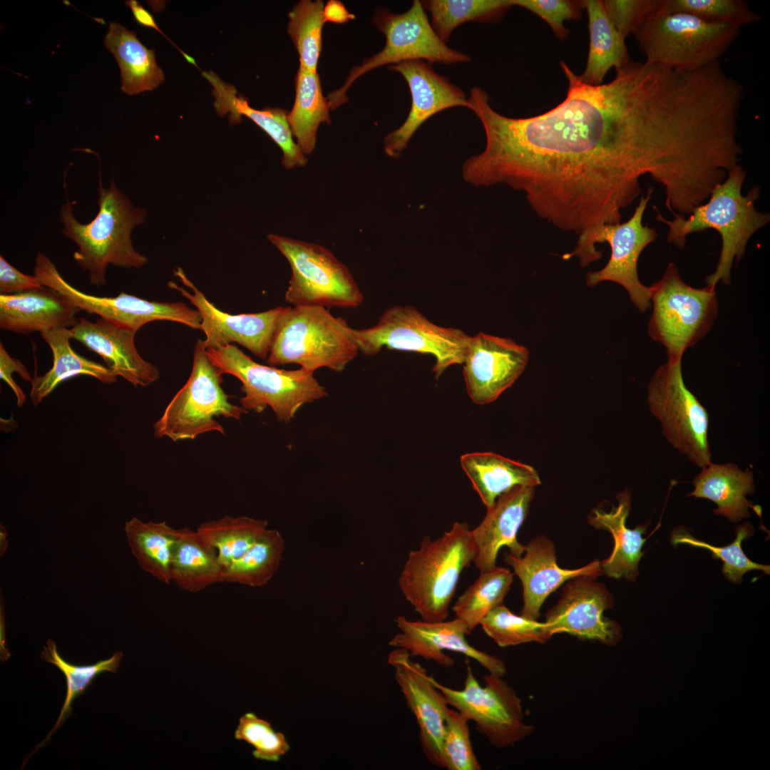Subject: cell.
<instances>
[{
	"mask_svg": "<svg viewBox=\"0 0 770 770\" xmlns=\"http://www.w3.org/2000/svg\"><path fill=\"white\" fill-rule=\"evenodd\" d=\"M388 663L395 668L396 680L416 718L422 751L432 765L443 768L442 740L449 707L445 697L406 649L391 652Z\"/></svg>",
	"mask_w": 770,
	"mask_h": 770,
	"instance_id": "44dd1931",
	"label": "cell"
},
{
	"mask_svg": "<svg viewBox=\"0 0 770 770\" xmlns=\"http://www.w3.org/2000/svg\"><path fill=\"white\" fill-rule=\"evenodd\" d=\"M590 35L586 67L580 79L590 85H600L612 68H619L630 59L625 39L608 18L602 0H584Z\"/></svg>",
	"mask_w": 770,
	"mask_h": 770,
	"instance_id": "836d02e7",
	"label": "cell"
},
{
	"mask_svg": "<svg viewBox=\"0 0 770 770\" xmlns=\"http://www.w3.org/2000/svg\"><path fill=\"white\" fill-rule=\"evenodd\" d=\"M265 520L225 515L200 524L197 532L217 552L224 568L241 557L268 529Z\"/></svg>",
	"mask_w": 770,
	"mask_h": 770,
	"instance_id": "8d00e7d4",
	"label": "cell"
},
{
	"mask_svg": "<svg viewBox=\"0 0 770 770\" xmlns=\"http://www.w3.org/2000/svg\"><path fill=\"white\" fill-rule=\"evenodd\" d=\"M535 494L534 487L517 486L499 496L481 522L471 530L476 548L474 564L481 573L496 566L499 550L508 547L510 553L521 556L524 545L517 539Z\"/></svg>",
	"mask_w": 770,
	"mask_h": 770,
	"instance_id": "d4e9b609",
	"label": "cell"
},
{
	"mask_svg": "<svg viewBox=\"0 0 770 770\" xmlns=\"http://www.w3.org/2000/svg\"><path fill=\"white\" fill-rule=\"evenodd\" d=\"M34 273L42 285L56 290L81 311L98 315L136 332L143 325L156 320L176 322L201 329L199 311L183 302L148 301L124 292L115 297L85 293L63 278L54 263L40 252L36 257Z\"/></svg>",
	"mask_w": 770,
	"mask_h": 770,
	"instance_id": "2e32d148",
	"label": "cell"
},
{
	"mask_svg": "<svg viewBox=\"0 0 770 770\" xmlns=\"http://www.w3.org/2000/svg\"><path fill=\"white\" fill-rule=\"evenodd\" d=\"M564 101L539 115L510 118L473 87L468 108L481 121L486 147L463 163L475 186L503 183L523 190L536 215L580 235L617 224L650 175L664 189L675 181L687 126L674 90L648 62L630 60L606 83H584L563 61Z\"/></svg>",
	"mask_w": 770,
	"mask_h": 770,
	"instance_id": "6da1fadb",
	"label": "cell"
},
{
	"mask_svg": "<svg viewBox=\"0 0 770 770\" xmlns=\"http://www.w3.org/2000/svg\"><path fill=\"white\" fill-rule=\"evenodd\" d=\"M480 625L499 647L527 642L544 643L552 637L546 624L513 613L503 603L491 610Z\"/></svg>",
	"mask_w": 770,
	"mask_h": 770,
	"instance_id": "ee69618b",
	"label": "cell"
},
{
	"mask_svg": "<svg viewBox=\"0 0 770 770\" xmlns=\"http://www.w3.org/2000/svg\"><path fill=\"white\" fill-rule=\"evenodd\" d=\"M222 381V374L210 361L202 340L198 339L190 377L154 423V436L177 442L193 440L210 431L225 435L222 426L214 418L222 416L240 420L247 411L229 401L221 386Z\"/></svg>",
	"mask_w": 770,
	"mask_h": 770,
	"instance_id": "7c38bea8",
	"label": "cell"
},
{
	"mask_svg": "<svg viewBox=\"0 0 770 770\" xmlns=\"http://www.w3.org/2000/svg\"><path fill=\"white\" fill-rule=\"evenodd\" d=\"M351 331L359 353L366 356L383 348L432 356L436 378L449 366L463 364L470 339L463 330L438 326L411 306L387 308L375 325Z\"/></svg>",
	"mask_w": 770,
	"mask_h": 770,
	"instance_id": "30bf717a",
	"label": "cell"
},
{
	"mask_svg": "<svg viewBox=\"0 0 770 770\" xmlns=\"http://www.w3.org/2000/svg\"><path fill=\"white\" fill-rule=\"evenodd\" d=\"M462 469L487 508L501 495L517 486L540 484L535 469L491 452H473L460 458Z\"/></svg>",
	"mask_w": 770,
	"mask_h": 770,
	"instance_id": "f546056e",
	"label": "cell"
},
{
	"mask_svg": "<svg viewBox=\"0 0 770 770\" xmlns=\"http://www.w3.org/2000/svg\"><path fill=\"white\" fill-rule=\"evenodd\" d=\"M125 4L130 7L135 18V20L140 25L145 27L152 28L158 31L160 34L163 35L167 39L170 41V39L160 29L153 15L145 9H144V7L138 1L129 0L126 1Z\"/></svg>",
	"mask_w": 770,
	"mask_h": 770,
	"instance_id": "db71d44e",
	"label": "cell"
},
{
	"mask_svg": "<svg viewBox=\"0 0 770 770\" xmlns=\"http://www.w3.org/2000/svg\"><path fill=\"white\" fill-rule=\"evenodd\" d=\"M38 279L34 274L22 273L0 256V292L12 294L36 289L42 287Z\"/></svg>",
	"mask_w": 770,
	"mask_h": 770,
	"instance_id": "f907efd6",
	"label": "cell"
},
{
	"mask_svg": "<svg viewBox=\"0 0 770 770\" xmlns=\"http://www.w3.org/2000/svg\"><path fill=\"white\" fill-rule=\"evenodd\" d=\"M217 552L190 528L176 530L170 559V579L180 590L197 593L223 582Z\"/></svg>",
	"mask_w": 770,
	"mask_h": 770,
	"instance_id": "4dcf8cb0",
	"label": "cell"
},
{
	"mask_svg": "<svg viewBox=\"0 0 770 770\" xmlns=\"http://www.w3.org/2000/svg\"><path fill=\"white\" fill-rule=\"evenodd\" d=\"M471 530L466 523L455 522L440 538L426 536L409 553L399 585L422 620H446L460 575L475 559Z\"/></svg>",
	"mask_w": 770,
	"mask_h": 770,
	"instance_id": "277c9868",
	"label": "cell"
},
{
	"mask_svg": "<svg viewBox=\"0 0 770 770\" xmlns=\"http://www.w3.org/2000/svg\"><path fill=\"white\" fill-rule=\"evenodd\" d=\"M523 556L505 553V562L523 585V605L520 615L537 620L546 598L561 585L579 575L598 577L600 562L594 560L576 569L561 568L556 561L554 543L545 536H538L525 546Z\"/></svg>",
	"mask_w": 770,
	"mask_h": 770,
	"instance_id": "603a6c76",
	"label": "cell"
},
{
	"mask_svg": "<svg viewBox=\"0 0 770 770\" xmlns=\"http://www.w3.org/2000/svg\"><path fill=\"white\" fill-rule=\"evenodd\" d=\"M16 372L25 381L31 383L33 378L23 363L9 354L2 342H0V378L12 389L16 397L17 406L21 407L26 400L23 390L12 378Z\"/></svg>",
	"mask_w": 770,
	"mask_h": 770,
	"instance_id": "816d5d0a",
	"label": "cell"
},
{
	"mask_svg": "<svg viewBox=\"0 0 770 770\" xmlns=\"http://www.w3.org/2000/svg\"><path fill=\"white\" fill-rule=\"evenodd\" d=\"M234 736L252 745L253 756L260 760L279 761L290 749L282 732H275L269 722L252 712L240 718Z\"/></svg>",
	"mask_w": 770,
	"mask_h": 770,
	"instance_id": "7dc6e473",
	"label": "cell"
},
{
	"mask_svg": "<svg viewBox=\"0 0 770 770\" xmlns=\"http://www.w3.org/2000/svg\"><path fill=\"white\" fill-rule=\"evenodd\" d=\"M663 0H604L605 12L625 39L649 17L659 12Z\"/></svg>",
	"mask_w": 770,
	"mask_h": 770,
	"instance_id": "c3c4849f",
	"label": "cell"
},
{
	"mask_svg": "<svg viewBox=\"0 0 770 770\" xmlns=\"http://www.w3.org/2000/svg\"><path fill=\"white\" fill-rule=\"evenodd\" d=\"M395 621L401 632L393 637L389 645L406 649L412 657H421L450 667L454 664V660L445 652H453L476 660L489 673L503 677L506 672L501 659L469 644L466 636L471 632L456 617L448 621L427 622L412 621L400 615Z\"/></svg>",
	"mask_w": 770,
	"mask_h": 770,
	"instance_id": "7402d4cb",
	"label": "cell"
},
{
	"mask_svg": "<svg viewBox=\"0 0 770 770\" xmlns=\"http://www.w3.org/2000/svg\"><path fill=\"white\" fill-rule=\"evenodd\" d=\"M202 75L212 86L215 97L214 106L220 115L230 113L231 123L240 122L244 115L260 127L277 144L282 151V163L287 169L303 167L307 158L292 138V133L287 121L286 110L279 108L255 109L241 96H237V90L223 82L212 71L202 72Z\"/></svg>",
	"mask_w": 770,
	"mask_h": 770,
	"instance_id": "4316f807",
	"label": "cell"
},
{
	"mask_svg": "<svg viewBox=\"0 0 770 770\" xmlns=\"http://www.w3.org/2000/svg\"><path fill=\"white\" fill-rule=\"evenodd\" d=\"M513 576L509 569L498 566L481 572L453 605L456 617L462 620L471 632L491 610L503 603Z\"/></svg>",
	"mask_w": 770,
	"mask_h": 770,
	"instance_id": "ab89813d",
	"label": "cell"
},
{
	"mask_svg": "<svg viewBox=\"0 0 770 770\" xmlns=\"http://www.w3.org/2000/svg\"><path fill=\"white\" fill-rule=\"evenodd\" d=\"M694 488L688 496L713 501L717 508L714 513L736 523L749 518V508L757 509L747 500L746 496L754 492V473L741 470L733 463H710L702 468L694 478Z\"/></svg>",
	"mask_w": 770,
	"mask_h": 770,
	"instance_id": "f1b7e54d",
	"label": "cell"
},
{
	"mask_svg": "<svg viewBox=\"0 0 770 770\" xmlns=\"http://www.w3.org/2000/svg\"><path fill=\"white\" fill-rule=\"evenodd\" d=\"M595 578L579 575L568 581L560 600L546 614L545 623L551 636L565 632L610 646L620 641L621 627L603 615L612 607L613 596Z\"/></svg>",
	"mask_w": 770,
	"mask_h": 770,
	"instance_id": "ac0fdd59",
	"label": "cell"
},
{
	"mask_svg": "<svg viewBox=\"0 0 770 770\" xmlns=\"http://www.w3.org/2000/svg\"><path fill=\"white\" fill-rule=\"evenodd\" d=\"M175 528L166 522H143L136 517L125 523L130 549L139 566L164 584L170 579V559Z\"/></svg>",
	"mask_w": 770,
	"mask_h": 770,
	"instance_id": "d590c367",
	"label": "cell"
},
{
	"mask_svg": "<svg viewBox=\"0 0 770 770\" xmlns=\"http://www.w3.org/2000/svg\"><path fill=\"white\" fill-rule=\"evenodd\" d=\"M745 170L739 164L728 173L726 179L712 190L708 200L686 216L676 215L669 220L654 206L657 220L667 225V240L677 248L685 247L687 237L707 229L717 230L722 238V248L714 272L705 278L707 285L716 287L721 282L729 285L734 261L743 257L751 236L770 221V215L758 211L755 201L760 188L754 186L746 195L741 189Z\"/></svg>",
	"mask_w": 770,
	"mask_h": 770,
	"instance_id": "7a4b0ae2",
	"label": "cell"
},
{
	"mask_svg": "<svg viewBox=\"0 0 770 770\" xmlns=\"http://www.w3.org/2000/svg\"><path fill=\"white\" fill-rule=\"evenodd\" d=\"M98 211L91 222L81 223L74 216L73 202H66L59 210L63 233L78 248L73 257L88 273L91 284L104 286L110 265L124 268H140L148 258L136 251L132 243V230L145 222L146 210L134 207L115 185L112 178L108 188L102 183L99 172Z\"/></svg>",
	"mask_w": 770,
	"mask_h": 770,
	"instance_id": "3957f363",
	"label": "cell"
},
{
	"mask_svg": "<svg viewBox=\"0 0 770 770\" xmlns=\"http://www.w3.org/2000/svg\"><path fill=\"white\" fill-rule=\"evenodd\" d=\"M529 352L509 338L483 332L470 337L463 362L466 391L478 405L493 402L525 370Z\"/></svg>",
	"mask_w": 770,
	"mask_h": 770,
	"instance_id": "d6986e66",
	"label": "cell"
},
{
	"mask_svg": "<svg viewBox=\"0 0 770 770\" xmlns=\"http://www.w3.org/2000/svg\"><path fill=\"white\" fill-rule=\"evenodd\" d=\"M754 533L751 523L746 522L736 528V538L731 544L723 547L714 546L696 538L682 526L675 528L671 533V543L674 546L679 544L689 545L709 550L712 557L723 562L722 573L726 579L741 583L743 575L752 570H759L769 574V565L755 563L748 558L741 548V543L751 537Z\"/></svg>",
	"mask_w": 770,
	"mask_h": 770,
	"instance_id": "7bdbcfd3",
	"label": "cell"
},
{
	"mask_svg": "<svg viewBox=\"0 0 770 770\" xmlns=\"http://www.w3.org/2000/svg\"><path fill=\"white\" fill-rule=\"evenodd\" d=\"M324 4L301 0L288 14L287 32L298 52L299 66L317 72L322 44Z\"/></svg>",
	"mask_w": 770,
	"mask_h": 770,
	"instance_id": "b9f144b4",
	"label": "cell"
},
{
	"mask_svg": "<svg viewBox=\"0 0 770 770\" xmlns=\"http://www.w3.org/2000/svg\"><path fill=\"white\" fill-rule=\"evenodd\" d=\"M431 14V24L446 43L453 30L466 22L493 23L500 21L513 6L511 0H425L421 1Z\"/></svg>",
	"mask_w": 770,
	"mask_h": 770,
	"instance_id": "74e56055",
	"label": "cell"
},
{
	"mask_svg": "<svg viewBox=\"0 0 770 770\" xmlns=\"http://www.w3.org/2000/svg\"><path fill=\"white\" fill-rule=\"evenodd\" d=\"M41 335L52 351L53 366L31 381L30 399L34 406L38 405L58 384L78 375L90 376L105 384L116 381L117 376L107 366L82 356L72 349L70 328L44 331Z\"/></svg>",
	"mask_w": 770,
	"mask_h": 770,
	"instance_id": "1f68e13d",
	"label": "cell"
},
{
	"mask_svg": "<svg viewBox=\"0 0 770 770\" xmlns=\"http://www.w3.org/2000/svg\"><path fill=\"white\" fill-rule=\"evenodd\" d=\"M174 274L192 293L172 281L168 282V287L179 292L199 311L202 317L200 329L205 335L202 342L206 349H218L236 342L257 357L267 358L275 329L287 307H277L258 313L230 314L210 302L181 267H178Z\"/></svg>",
	"mask_w": 770,
	"mask_h": 770,
	"instance_id": "e0dca14e",
	"label": "cell"
},
{
	"mask_svg": "<svg viewBox=\"0 0 770 770\" xmlns=\"http://www.w3.org/2000/svg\"><path fill=\"white\" fill-rule=\"evenodd\" d=\"M651 414L659 422L669 443L699 468L709 465V415L686 386L682 361H667L653 374L647 386Z\"/></svg>",
	"mask_w": 770,
	"mask_h": 770,
	"instance_id": "5bb4252c",
	"label": "cell"
},
{
	"mask_svg": "<svg viewBox=\"0 0 770 770\" xmlns=\"http://www.w3.org/2000/svg\"><path fill=\"white\" fill-rule=\"evenodd\" d=\"M431 680L448 705L473 721L491 745L506 748L533 732V726L525 722L520 698L502 676L489 673L482 686L467 664L462 689L443 685L432 676Z\"/></svg>",
	"mask_w": 770,
	"mask_h": 770,
	"instance_id": "9a60e30c",
	"label": "cell"
},
{
	"mask_svg": "<svg viewBox=\"0 0 770 770\" xmlns=\"http://www.w3.org/2000/svg\"><path fill=\"white\" fill-rule=\"evenodd\" d=\"M739 27L683 12H657L633 33L646 61L679 70H694L719 61Z\"/></svg>",
	"mask_w": 770,
	"mask_h": 770,
	"instance_id": "8992f818",
	"label": "cell"
},
{
	"mask_svg": "<svg viewBox=\"0 0 770 770\" xmlns=\"http://www.w3.org/2000/svg\"><path fill=\"white\" fill-rule=\"evenodd\" d=\"M70 330L72 339L101 356L115 376L143 387L159 379L158 368L135 347V331L100 317L95 322L80 317Z\"/></svg>",
	"mask_w": 770,
	"mask_h": 770,
	"instance_id": "cb8c5ba5",
	"label": "cell"
},
{
	"mask_svg": "<svg viewBox=\"0 0 770 770\" xmlns=\"http://www.w3.org/2000/svg\"><path fill=\"white\" fill-rule=\"evenodd\" d=\"M431 65L423 60H411L388 68L404 78L411 97L406 119L384 138V151L391 158L399 157L419 127L433 115L453 107L468 108L464 91L436 73Z\"/></svg>",
	"mask_w": 770,
	"mask_h": 770,
	"instance_id": "ffe728a7",
	"label": "cell"
},
{
	"mask_svg": "<svg viewBox=\"0 0 770 770\" xmlns=\"http://www.w3.org/2000/svg\"><path fill=\"white\" fill-rule=\"evenodd\" d=\"M659 12H683L741 28L759 21L760 16L744 0H663Z\"/></svg>",
	"mask_w": 770,
	"mask_h": 770,
	"instance_id": "f6af8a7d",
	"label": "cell"
},
{
	"mask_svg": "<svg viewBox=\"0 0 770 770\" xmlns=\"http://www.w3.org/2000/svg\"><path fill=\"white\" fill-rule=\"evenodd\" d=\"M617 505L610 511L594 509L588 518L589 523L597 529L608 530L614 539L611 555L600 562L602 574L615 579L625 578L635 581L638 575V565L643 555L642 552L646 538L642 535L647 525H640L629 528L627 518L631 510V494L627 490L617 496Z\"/></svg>",
	"mask_w": 770,
	"mask_h": 770,
	"instance_id": "83f0119b",
	"label": "cell"
},
{
	"mask_svg": "<svg viewBox=\"0 0 770 770\" xmlns=\"http://www.w3.org/2000/svg\"><path fill=\"white\" fill-rule=\"evenodd\" d=\"M104 44L119 65L121 89L126 94L152 91L164 82V73L156 63L154 49L147 48L134 31L111 22Z\"/></svg>",
	"mask_w": 770,
	"mask_h": 770,
	"instance_id": "d6a6232c",
	"label": "cell"
},
{
	"mask_svg": "<svg viewBox=\"0 0 770 770\" xmlns=\"http://www.w3.org/2000/svg\"><path fill=\"white\" fill-rule=\"evenodd\" d=\"M329 111L319 74L299 66L295 77L294 102L287 113V121L304 155L314 151L320 124H331Z\"/></svg>",
	"mask_w": 770,
	"mask_h": 770,
	"instance_id": "e575fe53",
	"label": "cell"
},
{
	"mask_svg": "<svg viewBox=\"0 0 770 770\" xmlns=\"http://www.w3.org/2000/svg\"><path fill=\"white\" fill-rule=\"evenodd\" d=\"M123 656L122 652H116L111 658L100 661L94 664L77 666L67 662L61 657L58 653L54 641L51 639L47 640L46 645L41 652V657L43 660L56 666L64 674L66 678L67 694L59 717L53 728L47 737L28 755L24 761L22 767L24 766L25 763L31 755L47 744L51 735L61 727L65 719L72 715L71 704L73 701L84 693L86 689L93 682L98 674L103 672H116Z\"/></svg>",
	"mask_w": 770,
	"mask_h": 770,
	"instance_id": "60d3db41",
	"label": "cell"
},
{
	"mask_svg": "<svg viewBox=\"0 0 770 770\" xmlns=\"http://www.w3.org/2000/svg\"><path fill=\"white\" fill-rule=\"evenodd\" d=\"M284 549L280 533L267 529L241 557L223 568V582L250 587L266 585L277 571Z\"/></svg>",
	"mask_w": 770,
	"mask_h": 770,
	"instance_id": "f35d334b",
	"label": "cell"
},
{
	"mask_svg": "<svg viewBox=\"0 0 770 770\" xmlns=\"http://www.w3.org/2000/svg\"><path fill=\"white\" fill-rule=\"evenodd\" d=\"M81 310L56 290L46 286L12 294H0V328L15 333L71 328Z\"/></svg>",
	"mask_w": 770,
	"mask_h": 770,
	"instance_id": "484cf974",
	"label": "cell"
},
{
	"mask_svg": "<svg viewBox=\"0 0 770 770\" xmlns=\"http://www.w3.org/2000/svg\"><path fill=\"white\" fill-rule=\"evenodd\" d=\"M206 353L222 375L231 374L241 381L245 395L240 403L247 411L259 414L270 406L278 421L288 423L303 405L328 394L314 372L260 364L232 344L207 349Z\"/></svg>",
	"mask_w": 770,
	"mask_h": 770,
	"instance_id": "52a82bcc",
	"label": "cell"
},
{
	"mask_svg": "<svg viewBox=\"0 0 770 770\" xmlns=\"http://www.w3.org/2000/svg\"><path fill=\"white\" fill-rule=\"evenodd\" d=\"M650 288L648 334L665 348L667 361H682L685 351L706 336L718 316L715 287L687 284L670 262Z\"/></svg>",
	"mask_w": 770,
	"mask_h": 770,
	"instance_id": "ba28073f",
	"label": "cell"
},
{
	"mask_svg": "<svg viewBox=\"0 0 770 770\" xmlns=\"http://www.w3.org/2000/svg\"><path fill=\"white\" fill-rule=\"evenodd\" d=\"M469 720L455 709L448 708L442 740L443 768L448 770H480L468 727Z\"/></svg>",
	"mask_w": 770,
	"mask_h": 770,
	"instance_id": "bcb514c9",
	"label": "cell"
},
{
	"mask_svg": "<svg viewBox=\"0 0 770 770\" xmlns=\"http://www.w3.org/2000/svg\"><path fill=\"white\" fill-rule=\"evenodd\" d=\"M292 269L284 299L294 307L356 308L364 296L349 269L326 247L270 234Z\"/></svg>",
	"mask_w": 770,
	"mask_h": 770,
	"instance_id": "4fadbf2b",
	"label": "cell"
},
{
	"mask_svg": "<svg viewBox=\"0 0 770 770\" xmlns=\"http://www.w3.org/2000/svg\"><path fill=\"white\" fill-rule=\"evenodd\" d=\"M511 2L513 6L524 8L541 18L560 39L565 38L569 34L564 22L579 19L583 9L582 1L511 0Z\"/></svg>",
	"mask_w": 770,
	"mask_h": 770,
	"instance_id": "681fc988",
	"label": "cell"
},
{
	"mask_svg": "<svg viewBox=\"0 0 770 770\" xmlns=\"http://www.w3.org/2000/svg\"><path fill=\"white\" fill-rule=\"evenodd\" d=\"M323 16L324 21L343 24L354 19V16L349 13L342 2L330 0L324 6Z\"/></svg>",
	"mask_w": 770,
	"mask_h": 770,
	"instance_id": "f5cc1de1",
	"label": "cell"
},
{
	"mask_svg": "<svg viewBox=\"0 0 770 770\" xmlns=\"http://www.w3.org/2000/svg\"><path fill=\"white\" fill-rule=\"evenodd\" d=\"M652 192L653 188H650L647 194L641 196L633 215L627 221L604 225L586 235L579 236L573 251L563 255V260L578 257L581 266L585 267L602 257V252L597 250L595 245L607 242L611 250L609 261L602 270L587 274V284L595 286L603 281L620 284L642 312L651 307V288L640 282L637 262L643 250L657 237L654 228L642 224V217Z\"/></svg>",
	"mask_w": 770,
	"mask_h": 770,
	"instance_id": "8fae6325",
	"label": "cell"
},
{
	"mask_svg": "<svg viewBox=\"0 0 770 770\" xmlns=\"http://www.w3.org/2000/svg\"><path fill=\"white\" fill-rule=\"evenodd\" d=\"M371 22L384 34L386 44L381 51L354 66L344 85L327 95L326 98L332 111L348 101L346 92L357 78L380 66L411 60L446 65L471 61L468 55L449 47L439 38L419 0H414L411 6L401 14L377 8Z\"/></svg>",
	"mask_w": 770,
	"mask_h": 770,
	"instance_id": "9c48e42d",
	"label": "cell"
},
{
	"mask_svg": "<svg viewBox=\"0 0 770 770\" xmlns=\"http://www.w3.org/2000/svg\"><path fill=\"white\" fill-rule=\"evenodd\" d=\"M351 327L329 309L287 307L275 329L267 363L296 364L308 371L326 367L342 372L359 351Z\"/></svg>",
	"mask_w": 770,
	"mask_h": 770,
	"instance_id": "5b68a950",
	"label": "cell"
}]
</instances>
